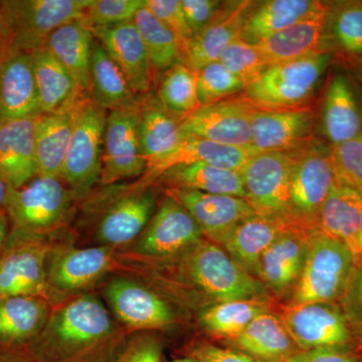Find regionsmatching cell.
<instances>
[{
  "label": "cell",
  "mask_w": 362,
  "mask_h": 362,
  "mask_svg": "<svg viewBox=\"0 0 362 362\" xmlns=\"http://www.w3.org/2000/svg\"><path fill=\"white\" fill-rule=\"evenodd\" d=\"M252 148L256 153L289 152L301 146L313 125V115L300 109H262L252 113Z\"/></svg>",
  "instance_id": "22"
},
{
  "label": "cell",
  "mask_w": 362,
  "mask_h": 362,
  "mask_svg": "<svg viewBox=\"0 0 362 362\" xmlns=\"http://www.w3.org/2000/svg\"><path fill=\"white\" fill-rule=\"evenodd\" d=\"M338 303L362 346V262L356 264Z\"/></svg>",
  "instance_id": "49"
},
{
  "label": "cell",
  "mask_w": 362,
  "mask_h": 362,
  "mask_svg": "<svg viewBox=\"0 0 362 362\" xmlns=\"http://www.w3.org/2000/svg\"><path fill=\"white\" fill-rule=\"evenodd\" d=\"M168 195L192 214L204 237L218 246L235 226L257 214L247 199L232 195L206 194L185 188H168Z\"/></svg>",
  "instance_id": "18"
},
{
  "label": "cell",
  "mask_w": 362,
  "mask_h": 362,
  "mask_svg": "<svg viewBox=\"0 0 362 362\" xmlns=\"http://www.w3.org/2000/svg\"><path fill=\"white\" fill-rule=\"evenodd\" d=\"M93 0H4L9 54H32L45 47L54 30L86 18Z\"/></svg>",
  "instance_id": "4"
},
{
  "label": "cell",
  "mask_w": 362,
  "mask_h": 362,
  "mask_svg": "<svg viewBox=\"0 0 362 362\" xmlns=\"http://www.w3.org/2000/svg\"><path fill=\"white\" fill-rule=\"evenodd\" d=\"M57 233L40 235L11 228L0 257V297L40 296L54 304L45 271Z\"/></svg>",
  "instance_id": "9"
},
{
  "label": "cell",
  "mask_w": 362,
  "mask_h": 362,
  "mask_svg": "<svg viewBox=\"0 0 362 362\" xmlns=\"http://www.w3.org/2000/svg\"><path fill=\"white\" fill-rule=\"evenodd\" d=\"M78 103L66 110L40 114L35 119L37 175L61 178L73 134Z\"/></svg>",
  "instance_id": "32"
},
{
  "label": "cell",
  "mask_w": 362,
  "mask_h": 362,
  "mask_svg": "<svg viewBox=\"0 0 362 362\" xmlns=\"http://www.w3.org/2000/svg\"><path fill=\"white\" fill-rule=\"evenodd\" d=\"M187 356L194 357L202 362H263L230 347L218 346L207 342L195 343L188 350Z\"/></svg>",
  "instance_id": "51"
},
{
  "label": "cell",
  "mask_w": 362,
  "mask_h": 362,
  "mask_svg": "<svg viewBox=\"0 0 362 362\" xmlns=\"http://www.w3.org/2000/svg\"><path fill=\"white\" fill-rule=\"evenodd\" d=\"M332 162L337 182L362 194V132L332 146Z\"/></svg>",
  "instance_id": "45"
},
{
  "label": "cell",
  "mask_w": 362,
  "mask_h": 362,
  "mask_svg": "<svg viewBox=\"0 0 362 362\" xmlns=\"http://www.w3.org/2000/svg\"><path fill=\"white\" fill-rule=\"evenodd\" d=\"M195 76L197 97L202 106L225 101L235 93L245 90L244 84L226 70L220 62L204 66L195 71Z\"/></svg>",
  "instance_id": "43"
},
{
  "label": "cell",
  "mask_w": 362,
  "mask_h": 362,
  "mask_svg": "<svg viewBox=\"0 0 362 362\" xmlns=\"http://www.w3.org/2000/svg\"><path fill=\"white\" fill-rule=\"evenodd\" d=\"M157 209V197L149 187H137L108 207L96 228L100 246H130L148 226Z\"/></svg>",
  "instance_id": "19"
},
{
  "label": "cell",
  "mask_w": 362,
  "mask_h": 362,
  "mask_svg": "<svg viewBox=\"0 0 362 362\" xmlns=\"http://www.w3.org/2000/svg\"><path fill=\"white\" fill-rule=\"evenodd\" d=\"M279 316L300 351L338 349L362 354L361 344L337 302L287 304Z\"/></svg>",
  "instance_id": "8"
},
{
  "label": "cell",
  "mask_w": 362,
  "mask_h": 362,
  "mask_svg": "<svg viewBox=\"0 0 362 362\" xmlns=\"http://www.w3.org/2000/svg\"><path fill=\"white\" fill-rule=\"evenodd\" d=\"M52 306L40 296L0 297V346L25 350L44 329Z\"/></svg>",
  "instance_id": "25"
},
{
  "label": "cell",
  "mask_w": 362,
  "mask_h": 362,
  "mask_svg": "<svg viewBox=\"0 0 362 362\" xmlns=\"http://www.w3.org/2000/svg\"><path fill=\"white\" fill-rule=\"evenodd\" d=\"M35 119H0V170L11 188L21 187L37 175Z\"/></svg>",
  "instance_id": "27"
},
{
  "label": "cell",
  "mask_w": 362,
  "mask_h": 362,
  "mask_svg": "<svg viewBox=\"0 0 362 362\" xmlns=\"http://www.w3.org/2000/svg\"><path fill=\"white\" fill-rule=\"evenodd\" d=\"M146 7L175 35L180 47V63H182L187 44L194 35L180 0H146Z\"/></svg>",
  "instance_id": "47"
},
{
  "label": "cell",
  "mask_w": 362,
  "mask_h": 362,
  "mask_svg": "<svg viewBox=\"0 0 362 362\" xmlns=\"http://www.w3.org/2000/svg\"><path fill=\"white\" fill-rule=\"evenodd\" d=\"M138 122L139 100L134 106L112 111L107 116L100 180L103 185L139 177L146 171L147 162L140 153Z\"/></svg>",
  "instance_id": "15"
},
{
  "label": "cell",
  "mask_w": 362,
  "mask_h": 362,
  "mask_svg": "<svg viewBox=\"0 0 362 362\" xmlns=\"http://www.w3.org/2000/svg\"><path fill=\"white\" fill-rule=\"evenodd\" d=\"M295 152L296 163L290 188V223L313 230L324 202L337 183L332 146H310Z\"/></svg>",
  "instance_id": "11"
},
{
  "label": "cell",
  "mask_w": 362,
  "mask_h": 362,
  "mask_svg": "<svg viewBox=\"0 0 362 362\" xmlns=\"http://www.w3.org/2000/svg\"><path fill=\"white\" fill-rule=\"evenodd\" d=\"M11 188L6 176L0 170V211H6L7 199H8Z\"/></svg>",
  "instance_id": "56"
},
{
  "label": "cell",
  "mask_w": 362,
  "mask_h": 362,
  "mask_svg": "<svg viewBox=\"0 0 362 362\" xmlns=\"http://www.w3.org/2000/svg\"><path fill=\"white\" fill-rule=\"evenodd\" d=\"M89 96L98 107L111 112L134 106L139 100L122 71L96 40L93 45Z\"/></svg>",
  "instance_id": "38"
},
{
  "label": "cell",
  "mask_w": 362,
  "mask_h": 362,
  "mask_svg": "<svg viewBox=\"0 0 362 362\" xmlns=\"http://www.w3.org/2000/svg\"><path fill=\"white\" fill-rule=\"evenodd\" d=\"M7 47H8V30L1 4H0V61L6 56Z\"/></svg>",
  "instance_id": "54"
},
{
  "label": "cell",
  "mask_w": 362,
  "mask_h": 362,
  "mask_svg": "<svg viewBox=\"0 0 362 362\" xmlns=\"http://www.w3.org/2000/svg\"><path fill=\"white\" fill-rule=\"evenodd\" d=\"M323 7L322 2L313 0H270L263 2L256 9H252L247 16L240 40L247 44H259Z\"/></svg>",
  "instance_id": "37"
},
{
  "label": "cell",
  "mask_w": 362,
  "mask_h": 362,
  "mask_svg": "<svg viewBox=\"0 0 362 362\" xmlns=\"http://www.w3.org/2000/svg\"><path fill=\"white\" fill-rule=\"evenodd\" d=\"M146 0H93L86 18L92 28H110L131 23Z\"/></svg>",
  "instance_id": "46"
},
{
  "label": "cell",
  "mask_w": 362,
  "mask_h": 362,
  "mask_svg": "<svg viewBox=\"0 0 362 362\" xmlns=\"http://www.w3.org/2000/svg\"><path fill=\"white\" fill-rule=\"evenodd\" d=\"M74 197L59 177L37 175L25 185L11 188L6 213L13 228L51 235L64 228Z\"/></svg>",
  "instance_id": "6"
},
{
  "label": "cell",
  "mask_w": 362,
  "mask_h": 362,
  "mask_svg": "<svg viewBox=\"0 0 362 362\" xmlns=\"http://www.w3.org/2000/svg\"><path fill=\"white\" fill-rule=\"evenodd\" d=\"M358 362H362V354L361 356H358Z\"/></svg>",
  "instance_id": "60"
},
{
  "label": "cell",
  "mask_w": 362,
  "mask_h": 362,
  "mask_svg": "<svg viewBox=\"0 0 362 362\" xmlns=\"http://www.w3.org/2000/svg\"><path fill=\"white\" fill-rule=\"evenodd\" d=\"M225 342L230 349L263 362H287L300 351L282 319L272 312L257 317L246 329Z\"/></svg>",
  "instance_id": "29"
},
{
  "label": "cell",
  "mask_w": 362,
  "mask_h": 362,
  "mask_svg": "<svg viewBox=\"0 0 362 362\" xmlns=\"http://www.w3.org/2000/svg\"><path fill=\"white\" fill-rule=\"evenodd\" d=\"M349 63L354 76L362 84V58L352 59V61H349Z\"/></svg>",
  "instance_id": "57"
},
{
  "label": "cell",
  "mask_w": 362,
  "mask_h": 362,
  "mask_svg": "<svg viewBox=\"0 0 362 362\" xmlns=\"http://www.w3.org/2000/svg\"><path fill=\"white\" fill-rule=\"evenodd\" d=\"M9 233V218L6 211H0V257L6 249Z\"/></svg>",
  "instance_id": "55"
},
{
  "label": "cell",
  "mask_w": 362,
  "mask_h": 362,
  "mask_svg": "<svg viewBox=\"0 0 362 362\" xmlns=\"http://www.w3.org/2000/svg\"><path fill=\"white\" fill-rule=\"evenodd\" d=\"M324 45H328L326 51L334 49L347 61L362 58V1L326 6L323 49Z\"/></svg>",
  "instance_id": "40"
},
{
  "label": "cell",
  "mask_w": 362,
  "mask_h": 362,
  "mask_svg": "<svg viewBox=\"0 0 362 362\" xmlns=\"http://www.w3.org/2000/svg\"><path fill=\"white\" fill-rule=\"evenodd\" d=\"M287 362H358V356L349 350L317 349L298 351Z\"/></svg>",
  "instance_id": "52"
},
{
  "label": "cell",
  "mask_w": 362,
  "mask_h": 362,
  "mask_svg": "<svg viewBox=\"0 0 362 362\" xmlns=\"http://www.w3.org/2000/svg\"><path fill=\"white\" fill-rule=\"evenodd\" d=\"M354 256H356V264L362 262V228L357 239L356 250H354Z\"/></svg>",
  "instance_id": "58"
},
{
  "label": "cell",
  "mask_w": 362,
  "mask_h": 362,
  "mask_svg": "<svg viewBox=\"0 0 362 362\" xmlns=\"http://www.w3.org/2000/svg\"><path fill=\"white\" fill-rule=\"evenodd\" d=\"M94 40L92 26L85 18L71 21L54 30L44 47L70 71L81 92L87 96L90 93Z\"/></svg>",
  "instance_id": "30"
},
{
  "label": "cell",
  "mask_w": 362,
  "mask_h": 362,
  "mask_svg": "<svg viewBox=\"0 0 362 362\" xmlns=\"http://www.w3.org/2000/svg\"><path fill=\"white\" fill-rule=\"evenodd\" d=\"M127 337L103 301L85 293L52 309L23 351L33 362H113Z\"/></svg>",
  "instance_id": "1"
},
{
  "label": "cell",
  "mask_w": 362,
  "mask_h": 362,
  "mask_svg": "<svg viewBox=\"0 0 362 362\" xmlns=\"http://www.w3.org/2000/svg\"><path fill=\"white\" fill-rule=\"evenodd\" d=\"M321 128L331 146L349 141L362 132V102L354 81L337 73L326 88Z\"/></svg>",
  "instance_id": "24"
},
{
  "label": "cell",
  "mask_w": 362,
  "mask_h": 362,
  "mask_svg": "<svg viewBox=\"0 0 362 362\" xmlns=\"http://www.w3.org/2000/svg\"><path fill=\"white\" fill-rule=\"evenodd\" d=\"M296 152L255 154L240 171L247 201L262 216L290 223L289 202Z\"/></svg>",
  "instance_id": "12"
},
{
  "label": "cell",
  "mask_w": 362,
  "mask_h": 362,
  "mask_svg": "<svg viewBox=\"0 0 362 362\" xmlns=\"http://www.w3.org/2000/svg\"><path fill=\"white\" fill-rule=\"evenodd\" d=\"M115 263L114 247H76L52 240L45 271L52 303L85 294L110 273Z\"/></svg>",
  "instance_id": "10"
},
{
  "label": "cell",
  "mask_w": 362,
  "mask_h": 362,
  "mask_svg": "<svg viewBox=\"0 0 362 362\" xmlns=\"http://www.w3.org/2000/svg\"><path fill=\"white\" fill-rule=\"evenodd\" d=\"M255 154L258 153L252 149L226 146L194 136H183L173 151L147 166L139 187H149L150 183L156 181L164 171L180 164L202 162L218 168L242 171Z\"/></svg>",
  "instance_id": "23"
},
{
  "label": "cell",
  "mask_w": 362,
  "mask_h": 362,
  "mask_svg": "<svg viewBox=\"0 0 362 362\" xmlns=\"http://www.w3.org/2000/svg\"><path fill=\"white\" fill-rule=\"evenodd\" d=\"M106 122V111L98 107L90 97L78 102L61 175L74 199L87 197L101 180Z\"/></svg>",
  "instance_id": "7"
},
{
  "label": "cell",
  "mask_w": 362,
  "mask_h": 362,
  "mask_svg": "<svg viewBox=\"0 0 362 362\" xmlns=\"http://www.w3.org/2000/svg\"><path fill=\"white\" fill-rule=\"evenodd\" d=\"M181 274L202 295L216 303L269 299L263 283L247 273L211 240L202 239L180 258Z\"/></svg>",
  "instance_id": "2"
},
{
  "label": "cell",
  "mask_w": 362,
  "mask_h": 362,
  "mask_svg": "<svg viewBox=\"0 0 362 362\" xmlns=\"http://www.w3.org/2000/svg\"><path fill=\"white\" fill-rule=\"evenodd\" d=\"M254 7L252 1L223 2L209 25L188 42L182 64L197 71L218 62L221 52L240 39L247 16Z\"/></svg>",
  "instance_id": "20"
},
{
  "label": "cell",
  "mask_w": 362,
  "mask_h": 362,
  "mask_svg": "<svg viewBox=\"0 0 362 362\" xmlns=\"http://www.w3.org/2000/svg\"><path fill=\"white\" fill-rule=\"evenodd\" d=\"M271 311L269 299L235 300L206 307L199 316L202 329L220 339L239 335L257 317Z\"/></svg>",
  "instance_id": "39"
},
{
  "label": "cell",
  "mask_w": 362,
  "mask_h": 362,
  "mask_svg": "<svg viewBox=\"0 0 362 362\" xmlns=\"http://www.w3.org/2000/svg\"><path fill=\"white\" fill-rule=\"evenodd\" d=\"M309 230L297 226H286L262 255L257 279L270 294L280 299L289 300L292 296L303 271Z\"/></svg>",
  "instance_id": "17"
},
{
  "label": "cell",
  "mask_w": 362,
  "mask_h": 362,
  "mask_svg": "<svg viewBox=\"0 0 362 362\" xmlns=\"http://www.w3.org/2000/svg\"><path fill=\"white\" fill-rule=\"evenodd\" d=\"M156 96L169 115L180 123L202 107L195 71L182 63L162 74Z\"/></svg>",
  "instance_id": "41"
},
{
  "label": "cell",
  "mask_w": 362,
  "mask_h": 362,
  "mask_svg": "<svg viewBox=\"0 0 362 362\" xmlns=\"http://www.w3.org/2000/svg\"><path fill=\"white\" fill-rule=\"evenodd\" d=\"M162 343L151 332L128 335L113 362H163Z\"/></svg>",
  "instance_id": "48"
},
{
  "label": "cell",
  "mask_w": 362,
  "mask_h": 362,
  "mask_svg": "<svg viewBox=\"0 0 362 362\" xmlns=\"http://www.w3.org/2000/svg\"><path fill=\"white\" fill-rule=\"evenodd\" d=\"M331 62L332 52L322 51L268 66L245 88V96L258 108H295L311 96Z\"/></svg>",
  "instance_id": "5"
},
{
  "label": "cell",
  "mask_w": 362,
  "mask_h": 362,
  "mask_svg": "<svg viewBox=\"0 0 362 362\" xmlns=\"http://www.w3.org/2000/svg\"><path fill=\"white\" fill-rule=\"evenodd\" d=\"M362 228V194L335 183L319 214L316 230L356 250Z\"/></svg>",
  "instance_id": "35"
},
{
  "label": "cell",
  "mask_w": 362,
  "mask_h": 362,
  "mask_svg": "<svg viewBox=\"0 0 362 362\" xmlns=\"http://www.w3.org/2000/svg\"><path fill=\"white\" fill-rule=\"evenodd\" d=\"M180 1L188 26L194 37L209 25L223 4V2L216 1V0H180Z\"/></svg>",
  "instance_id": "50"
},
{
  "label": "cell",
  "mask_w": 362,
  "mask_h": 362,
  "mask_svg": "<svg viewBox=\"0 0 362 362\" xmlns=\"http://www.w3.org/2000/svg\"><path fill=\"white\" fill-rule=\"evenodd\" d=\"M288 226L291 225L279 218L255 214L235 226L221 247L233 261L257 278L262 255Z\"/></svg>",
  "instance_id": "33"
},
{
  "label": "cell",
  "mask_w": 362,
  "mask_h": 362,
  "mask_svg": "<svg viewBox=\"0 0 362 362\" xmlns=\"http://www.w3.org/2000/svg\"><path fill=\"white\" fill-rule=\"evenodd\" d=\"M0 362H33L23 350L0 346Z\"/></svg>",
  "instance_id": "53"
},
{
  "label": "cell",
  "mask_w": 362,
  "mask_h": 362,
  "mask_svg": "<svg viewBox=\"0 0 362 362\" xmlns=\"http://www.w3.org/2000/svg\"><path fill=\"white\" fill-rule=\"evenodd\" d=\"M218 62L239 78L245 88L255 82L268 68L257 45L247 44L240 39L221 52Z\"/></svg>",
  "instance_id": "44"
},
{
  "label": "cell",
  "mask_w": 362,
  "mask_h": 362,
  "mask_svg": "<svg viewBox=\"0 0 362 362\" xmlns=\"http://www.w3.org/2000/svg\"><path fill=\"white\" fill-rule=\"evenodd\" d=\"M201 228L180 202L166 195L130 252L143 259H180L204 239Z\"/></svg>",
  "instance_id": "13"
},
{
  "label": "cell",
  "mask_w": 362,
  "mask_h": 362,
  "mask_svg": "<svg viewBox=\"0 0 362 362\" xmlns=\"http://www.w3.org/2000/svg\"><path fill=\"white\" fill-rule=\"evenodd\" d=\"M166 362H202L199 361V359L194 358V357L192 356H185L180 357V358H175L173 361H166Z\"/></svg>",
  "instance_id": "59"
},
{
  "label": "cell",
  "mask_w": 362,
  "mask_h": 362,
  "mask_svg": "<svg viewBox=\"0 0 362 362\" xmlns=\"http://www.w3.org/2000/svg\"><path fill=\"white\" fill-rule=\"evenodd\" d=\"M39 94L30 54H14L0 61V119L37 117Z\"/></svg>",
  "instance_id": "26"
},
{
  "label": "cell",
  "mask_w": 362,
  "mask_h": 362,
  "mask_svg": "<svg viewBox=\"0 0 362 362\" xmlns=\"http://www.w3.org/2000/svg\"><path fill=\"white\" fill-rule=\"evenodd\" d=\"M95 40L101 44L122 71L131 90L137 96L148 94L153 71L141 35L133 21L110 28H92Z\"/></svg>",
  "instance_id": "21"
},
{
  "label": "cell",
  "mask_w": 362,
  "mask_h": 362,
  "mask_svg": "<svg viewBox=\"0 0 362 362\" xmlns=\"http://www.w3.org/2000/svg\"><path fill=\"white\" fill-rule=\"evenodd\" d=\"M254 109L247 100H225L202 106L181 121L180 133L226 146L252 150L251 119Z\"/></svg>",
  "instance_id": "16"
},
{
  "label": "cell",
  "mask_w": 362,
  "mask_h": 362,
  "mask_svg": "<svg viewBox=\"0 0 362 362\" xmlns=\"http://www.w3.org/2000/svg\"><path fill=\"white\" fill-rule=\"evenodd\" d=\"M141 35L152 71L157 75L168 71L180 63V52L173 33L145 6L136 14L133 21Z\"/></svg>",
  "instance_id": "42"
},
{
  "label": "cell",
  "mask_w": 362,
  "mask_h": 362,
  "mask_svg": "<svg viewBox=\"0 0 362 362\" xmlns=\"http://www.w3.org/2000/svg\"><path fill=\"white\" fill-rule=\"evenodd\" d=\"M104 297L117 321L133 333L168 329L175 323L170 305L137 281L111 279L105 286Z\"/></svg>",
  "instance_id": "14"
},
{
  "label": "cell",
  "mask_w": 362,
  "mask_h": 362,
  "mask_svg": "<svg viewBox=\"0 0 362 362\" xmlns=\"http://www.w3.org/2000/svg\"><path fill=\"white\" fill-rule=\"evenodd\" d=\"M157 180L168 185V188H185L206 194L232 195L247 199L240 171L202 162L173 166L164 171Z\"/></svg>",
  "instance_id": "36"
},
{
  "label": "cell",
  "mask_w": 362,
  "mask_h": 362,
  "mask_svg": "<svg viewBox=\"0 0 362 362\" xmlns=\"http://www.w3.org/2000/svg\"><path fill=\"white\" fill-rule=\"evenodd\" d=\"M326 6L303 20L257 44L267 66L322 52Z\"/></svg>",
  "instance_id": "28"
},
{
  "label": "cell",
  "mask_w": 362,
  "mask_h": 362,
  "mask_svg": "<svg viewBox=\"0 0 362 362\" xmlns=\"http://www.w3.org/2000/svg\"><path fill=\"white\" fill-rule=\"evenodd\" d=\"M182 137L180 122L169 115L156 94L139 96L138 139L147 166L173 151Z\"/></svg>",
  "instance_id": "34"
},
{
  "label": "cell",
  "mask_w": 362,
  "mask_h": 362,
  "mask_svg": "<svg viewBox=\"0 0 362 362\" xmlns=\"http://www.w3.org/2000/svg\"><path fill=\"white\" fill-rule=\"evenodd\" d=\"M42 114L70 109L84 97L70 71L45 47L30 54Z\"/></svg>",
  "instance_id": "31"
},
{
  "label": "cell",
  "mask_w": 362,
  "mask_h": 362,
  "mask_svg": "<svg viewBox=\"0 0 362 362\" xmlns=\"http://www.w3.org/2000/svg\"><path fill=\"white\" fill-rule=\"evenodd\" d=\"M356 266L349 246L316 228L309 230L303 271L288 304L338 303Z\"/></svg>",
  "instance_id": "3"
}]
</instances>
